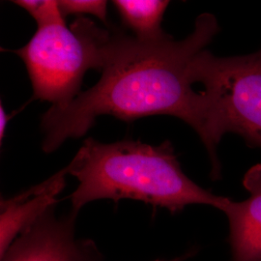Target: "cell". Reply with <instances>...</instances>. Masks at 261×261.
Segmentation results:
<instances>
[{
	"instance_id": "obj_3",
	"label": "cell",
	"mask_w": 261,
	"mask_h": 261,
	"mask_svg": "<svg viewBox=\"0 0 261 261\" xmlns=\"http://www.w3.org/2000/svg\"><path fill=\"white\" fill-rule=\"evenodd\" d=\"M193 74L195 84L203 85L204 128L200 140L214 175H219L217 147L226 133L261 148V47L250 55L227 57L204 49L194 60Z\"/></svg>"
},
{
	"instance_id": "obj_12",
	"label": "cell",
	"mask_w": 261,
	"mask_h": 261,
	"mask_svg": "<svg viewBox=\"0 0 261 261\" xmlns=\"http://www.w3.org/2000/svg\"><path fill=\"white\" fill-rule=\"evenodd\" d=\"M183 259V257H180V258H175V259H172V260H168V261H182ZM157 261H166V260H157Z\"/></svg>"
},
{
	"instance_id": "obj_9",
	"label": "cell",
	"mask_w": 261,
	"mask_h": 261,
	"mask_svg": "<svg viewBox=\"0 0 261 261\" xmlns=\"http://www.w3.org/2000/svg\"><path fill=\"white\" fill-rule=\"evenodd\" d=\"M13 3L25 10L37 22L38 28L65 23V17L56 0H16Z\"/></svg>"
},
{
	"instance_id": "obj_4",
	"label": "cell",
	"mask_w": 261,
	"mask_h": 261,
	"mask_svg": "<svg viewBox=\"0 0 261 261\" xmlns=\"http://www.w3.org/2000/svg\"><path fill=\"white\" fill-rule=\"evenodd\" d=\"M114 31L79 18L70 27L38 28L25 46L13 50L21 58L33 88V97L65 108L82 93L88 70L103 71Z\"/></svg>"
},
{
	"instance_id": "obj_10",
	"label": "cell",
	"mask_w": 261,
	"mask_h": 261,
	"mask_svg": "<svg viewBox=\"0 0 261 261\" xmlns=\"http://www.w3.org/2000/svg\"><path fill=\"white\" fill-rule=\"evenodd\" d=\"M58 5L65 18L72 15H92L105 22L108 19V2L103 0H60Z\"/></svg>"
},
{
	"instance_id": "obj_8",
	"label": "cell",
	"mask_w": 261,
	"mask_h": 261,
	"mask_svg": "<svg viewBox=\"0 0 261 261\" xmlns=\"http://www.w3.org/2000/svg\"><path fill=\"white\" fill-rule=\"evenodd\" d=\"M123 24L143 42H156L168 34L162 29V21L169 1L166 0H114Z\"/></svg>"
},
{
	"instance_id": "obj_7",
	"label": "cell",
	"mask_w": 261,
	"mask_h": 261,
	"mask_svg": "<svg viewBox=\"0 0 261 261\" xmlns=\"http://www.w3.org/2000/svg\"><path fill=\"white\" fill-rule=\"evenodd\" d=\"M71 237L70 222H58L53 209L20 235L2 261H84Z\"/></svg>"
},
{
	"instance_id": "obj_11",
	"label": "cell",
	"mask_w": 261,
	"mask_h": 261,
	"mask_svg": "<svg viewBox=\"0 0 261 261\" xmlns=\"http://www.w3.org/2000/svg\"><path fill=\"white\" fill-rule=\"evenodd\" d=\"M11 118H12V115H9L4 110L3 106L1 105L0 107V139L1 140H3V138L5 137L7 124Z\"/></svg>"
},
{
	"instance_id": "obj_2",
	"label": "cell",
	"mask_w": 261,
	"mask_h": 261,
	"mask_svg": "<svg viewBox=\"0 0 261 261\" xmlns=\"http://www.w3.org/2000/svg\"><path fill=\"white\" fill-rule=\"evenodd\" d=\"M66 169L79 181L71 195L75 214L98 199L140 200L174 213L192 204L221 210L226 198L188 177L169 141L151 145L139 140L103 143L86 139Z\"/></svg>"
},
{
	"instance_id": "obj_1",
	"label": "cell",
	"mask_w": 261,
	"mask_h": 261,
	"mask_svg": "<svg viewBox=\"0 0 261 261\" xmlns=\"http://www.w3.org/2000/svg\"><path fill=\"white\" fill-rule=\"evenodd\" d=\"M219 31L209 13L201 14L194 31L180 41L168 34L143 42L114 31L100 81L65 108L50 107L43 115V150L50 153L65 140L83 137L101 115L123 121L170 115L186 122L200 138L204 108L202 95L194 87L193 64Z\"/></svg>"
},
{
	"instance_id": "obj_6",
	"label": "cell",
	"mask_w": 261,
	"mask_h": 261,
	"mask_svg": "<svg viewBox=\"0 0 261 261\" xmlns=\"http://www.w3.org/2000/svg\"><path fill=\"white\" fill-rule=\"evenodd\" d=\"M243 186L250 196L243 201L226 197L221 211L229 224L233 261H261V163L249 168Z\"/></svg>"
},
{
	"instance_id": "obj_5",
	"label": "cell",
	"mask_w": 261,
	"mask_h": 261,
	"mask_svg": "<svg viewBox=\"0 0 261 261\" xmlns=\"http://www.w3.org/2000/svg\"><path fill=\"white\" fill-rule=\"evenodd\" d=\"M65 168L46 181L31 187L11 198L1 200L0 212V253L1 257L8 251L19 234L32 225L54 208L57 196L66 184Z\"/></svg>"
}]
</instances>
